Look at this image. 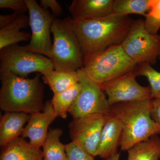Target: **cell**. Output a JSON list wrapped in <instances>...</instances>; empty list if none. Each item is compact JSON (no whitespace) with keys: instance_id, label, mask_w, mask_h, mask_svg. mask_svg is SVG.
<instances>
[{"instance_id":"obj_1","label":"cell","mask_w":160,"mask_h":160,"mask_svg":"<svg viewBox=\"0 0 160 160\" xmlns=\"http://www.w3.org/2000/svg\"><path fill=\"white\" fill-rule=\"evenodd\" d=\"M81 46L85 66L110 47L121 45L135 22L128 16L112 13L96 19L76 21L65 19Z\"/></svg>"},{"instance_id":"obj_2","label":"cell","mask_w":160,"mask_h":160,"mask_svg":"<svg viewBox=\"0 0 160 160\" xmlns=\"http://www.w3.org/2000/svg\"><path fill=\"white\" fill-rule=\"evenodd\" d=\"M40 76L38 73L32 79L22 78L8 69L0 68L1 109L5 112L29 114L43 111L44 86Z\"/></svg>"},{"instance_id":"obj_3","label":"cell","mask_w":160,"mask_h":160,"mask_svg":"<svg viewBox=\"0 0 160 160\" xmlns=\"http://www.w3.org/2000/svg\"><path fill=\"white\" fill-rule=\"evenodd\" d=\"M152 100L115 104L110 114L117 119L122 129L120 147L122 151L160 134V129L151 115Z\"/></svg>"},{"instance_id":"obj_4","label":"cell","mask_w":160,"mask_h":160,"mask_svg":"<svg viewBox=\"0 0 160 160\" xmlns=\"http://www.w3.org/2000/svg\"><path fill=\"white\" fill-rule=\"evenodd\" d=\"M51 31L53 42L49 59L54 70L73 72L84 68L82 51L77 38L66 19L54 18Z\"/></svg>"},{"instance_id":"obj_5","label":"cell","mask_w":160,"mask_h":160,"mask_svg":"<svg viewBox=\"0 0 160 160\" xmlns=\"http://www.w3.org/2000/svg\"><path fill=\"white\" fill-rule=\"evenodd\" d=\"M138 65L119 45L106 49L86 64L84 69L92 79L102 86L134 72Z\"/></svg>"},{"instance_id":"obj_6","label":"cell","mask_w":160,"mask_h":160,"mask_svg":"<svg viewBox=\"0 0 160 160\" xmlns=\"http://www.w3.org/2000/svg\"><path fill=\"white\" fill-rule=\"evenodd\" d=\"M77 72L80 92L69 111L73 119L91 114L109 115L111 106L102 86L92 79L84 68Z\"/></svg>"},{"instance_id":"obj_7","label":"cell","mask_w":160,"mask_h":160,"mask_svg":"<svg viewBox=\"0 0 160 160\" xmlns=\"http://www.w3.org/2000/svg\"><path fill=\"white\" fill-rule=\"evenodd\" d=\"M0 62L1 68L24 78L32 72L43 75L54 69L49 58L29 51L18 44L0 50Z\"/></svg>"},{"instance_id":"obj_8","label":"cell","mask_w":160,"mask_h":160,"mask_svg":"<svg viewBox=\"0 0 160 160\" xmlns=\"http://www.w3.org/2000/svg\"><path fill=\"white\" fill-rule=\"evenodd\" d=\"M127 54L138 64L154 65L160 58V35L146 31L144 20H136L126 39L121 44Z\"/></svg>"},{"instance_id":"obj_9","label":"cell","mask_w":160,"mask_h":160,"mask_svg":"<svg viewBox=\"0 0 160 160\" xmlns=\"http://www.w3.org/2000/svg\"><path fill=\"white\" fill-rule=\"evenodd\" d=\"M26 2L32 34L29 44L24 47L29 51L50 58L52 46L50 33L54 18L35 0H26Z\"/></svg>"},{"instance_id":"obj_10","label":"cell","mask_w":160,"mask_h":160,"mask_svg":"<svg viewBox=\"0 0 160 160\" xmlns=\"http://www.w3.org/2000/svg\"><path fill=\"white\" fill-rule=\"evenodd\" d=\"M106 115H89L72 120L69 124L72 142L77 143L93 157L98 156V149Z\"/></svg>"},{"instance_id":"obj_11","label":"cell","mask_w":160,"mask_h":160,"mask_svg":"<svg viewBox=\"0 0 160 160\" xmlns=\"http://www.w3.org/2000/svg\"><path fill=\"white\" fill-rule=\"evenodd\" d=\"M134 72L102 85L110 106L118 103L151 99L149 86H143L137 82Z\"/></svg>"},{"instance_id":"obj_12","label":"cell","mask_w":160,"mask_h":160,"mask_svg":"<svg viewBox=\"0 0 160 160\" xmlns=\"http://www.w3.org/2000/svg\"><path fill=\"white\" fill-rule=\"evenodd\" d=\"M57 117L51 101H47L43 111L30 114L21 137L28 138L32 146L40 149L47 137L49 126Z\"/></svg>"},{"instance_id":"obj_13","label":"cell","mask_w":160,"mask_h":160,"mask_svg":"<svg viewBox=\"0 0 160 160\" xmlns=\"http://www.w3.org/2000/svg\"><path fill=\"white\" fill-rule=\"evenodd\" d=\"M113 0H73L68 7L72 18L88 21L105 17L112 13Z\"/></svg>"},{"instance_id":"obj_14","label":"cell","mask_w":160,"mask_h":160,"mask_svg":"<svg viewBox=\"0 0 160 160\" xmlns=\"http://www.w3.org/2000/svg\"><path fill=\"white\" fill-rule=\"evenodd\" d=\"M122 132V129L119 121L110 114L106 115L100 136L98 156L106 159L118 153Z\"/></svg>"},{"instance_id":"obj_15","label":"cell","mask_w":160,"mask_h":160,"mask_svg":"<svg viewBox=\"0 0 160 160\" xmlns=\"http://www.w3.org/2000/svg\"><path fill=\"white\" fill-rule=\"evenodd\" d=\"M30 114L22 112H5L0 121V146H6L22 136Z\"/></svg>"},{"instance_id":"obj_16","label":"cell","mask_w":160,"mask_h":160,"mask_svg":"<svg viewBox=\"0 0 160 160\" xmlns=\"http://www.w3.org/2000/svg\"><path fill=\"white\" fill-rule=\"evenodd\" d=\"M0 160H44L42 150L20 137L4 146Z\"/></svg>"},{"instance_id":"obj_17","label":"cell","mask_w":160,"mask_h":160,"mask_svg":"<svg viewBox=\"0 0 160 160\" xmlns=\"http://www.w3.org/2000/svg\"><path fill=\"white\" fill-rule=\"evenodd\" d=\"M28 26L29 17L22 14L9 26L0 29V50L19 42L30 41V34L20 31Z\"/></svg>"},{"instance_id":"obj_18","label":"cell","mask_w":160,"mask_h":160,"mask_svg":"<svg viewBox=\"0 0 160 160\" xmlns=\"http://www.w3.org/2000/svg\"><path fill=\"white\" fill-rule=\"evenodd\" d=\"M42 79L53 94L65 91L79 83L77 71H57L54 69L43 74Z\"/></svg>"},{"instance_id":"obj_19","label":"cell","mask_w":160,"mask_h":160,"mask_svg":"<svg viewBox=\"0 0 160 160\" xmlns=\"http://www.w3.org/2000/svg\"><path fill=\"white\" fill-rule=\"evenodd\" d=\"M63 130L60 128L50 129L42 146L44 160H68L66 145L60 141Z\"/></svg>"},{"instance_id":"obj_20","label":"cell","mask_w":160,"mask_h":160,"mask_svg":"<svg viewBox=\"0 0 160 160\" xmlns=\"http://www.w3.org/2000/svg\"><path fill=\"white\" fill-rule=\"evenodd\" d=\"M127 160H160V139L155 136L127 151Z\"/></svg>"},{"instance_id":"obj_21","label":"cell","mask_w":160,"mask_h":160,"mask_svg":"<svg viewBox=\"0 0 160 160\" xmlns=\"http://www.w3.org/2000/svg\"><path fill=\"white\" fill-rule=\"evenodd\" d=\"M80 90L79 83L65 91L53 94L51 102L57 117L66 118Z\"/></svg>"},{"instance_id":"obj_22","label":"cell","mask_w":160,"mask_h":160,"mask_svg":"<svg viewBox=\"0 0 160 160\" xmlns=\"http://www.w3.org/2000/svg\"><path fill=\"white\" fill-rule=\"evenodd\" d=\"M150 0H113L112 13L120 16L129 14L147 16L150 10Z\"/></svg>"},{"instance_id":"obj_23","label":"cell","mask_w":160,"mask_h":160,"mask_svg":"<svg viewBox=\"0 0 160 160\" xmlns=\"http://www.w3.org/2000/svg\"><path fill=\"white\" fill-rule=\"evenodd\" d=\"M137 76H144L148 80L151 100H160V72L148 63L138 64L135 71Z\"/></svg>"},{"instance_id":"obj_24","label":"cell","mask_w":160,"mask_h":160,"mask_svg":"<svg viewBox=\"0 0 160 160\" xmlns=\"http://www.w3.org/2000/svg\"><path fill=\"white\" fill-rule=\"evenodd\" d=\"M66 151L68 160H95L94 157L74 142L66 145Z\"/></svg>"},{"instance_id":"obj_25","label":"cell","mask_w":160,"mask_h":160,"mask_svg":"<svg viewBox=\"0 0 160 160\" xmlns=\"http://www.w3.org/2000/svg\"><path fill=\"white\" fill-rule=\"evenodd\" d=\"M0 8H9L20 14L28 11L26 0H0Z\"/></svg>"},{"instance_id":"obj_26","label":"cell","mask_w":160,"mask_h":160,"mask_svg":"<svg viewBox=\"0 0 160 160\" xmlns=\"http://www.w3.org/2000/svg\"><path fill=\"white\" fill-rule=\"evenodd\" d=\"M144 20V25L146 31L152 35L158 34L160 29V20L147 14Z\"/></svg>"},{"instance_id":"obj_27","label":"cell","mask_w":160,"mask_h":160,"mask_svg":"<svg viewBox=\"0 0 160 160\" xmlns=\"http://www.w3.org/2000/svg\"><path fill=\"white\" fill-rule=\"evenodd\" d=\"M40 5L44 9H51L55 15L60 16L62 13V8L56 0H41Z\"/></svg>"},{"instance_id":"obj_28","label":"cell","mask_w":160,"mask_h":160,"mask_svg":"<svg viewBox=\"0 0 160 160\" xmlns=\"http://www.w3.org/2000/svg\"><path fill=\"white\" fill-rule=\"evenodd\" d=\"M152 118L160 129V100H152Z\"/></svg>"},{"instance_id":"obj_29","label":"cell","mask_w":160,"mask_h":160,"mask_svg":"<svg viewBox=\"0 0 160 160\" xmlns=\"http://www.w3.org/2000/svg\"><path fill=\"white\" fill-rule=\"evenodd\" d=\"M20 14L14 12L11 14L0 15V29H3L11 24L16 19Z\"/></svg>"},{"instance_id":"obj_30","label":"cell","mask_w":160,"mask_h":160,"mask_svg":"<svg viewBox=\"0 0 160 160\" xmlns=\"http://www.w3.org/2000/svg\"><path fill=\"white\" fill-rule=\"evenodd\" d=\"M150 10L148 14L160 20V0H150Z\"/></svg>"},{"instance_id":"obj_31","label":"cell","mask_w":160,"mask_h":160,"mask_svg":"<svg viewBox=\"0 0 160 160\" xmlns=\"http://www.w3.org/2000/svg\"><path fill=\"white\" fill-rule=\"evenodd\" d=\"M120 153L118 152L116 154L114 155L111 157L106 159L105 160H120Z\"/></svg>"},{"instance_id":"obj_32","label":"cell","mask_w":160,"mask_h":160,"mask_svg":"<svg viewBox=\"0 0 160 160\" xmlns=\"http://www.w3.org/2000/svg\"></svg>"}]
</instances>
